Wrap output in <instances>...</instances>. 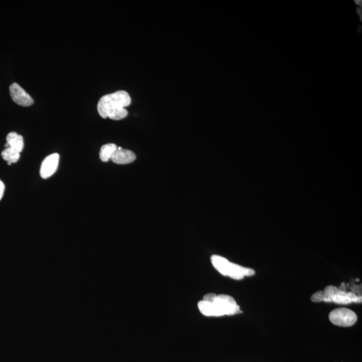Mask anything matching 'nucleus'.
<instances>
[{
	"label": "nucleus",
	"instance_id": "39448f33",
	"mask_svg": "<svg viewBox=\"0 0 362 362\" xmlns=\"http://www.w3.org/2000/svg\"><path fill=\"white\" fill-rule=\"evenodd\" d=\"M59 163V155L57 153L50 154L43 160L40 166V174L43 179H47L55 173Z\"/></svg>",
	"mask_w": 362,
	"mask_h": 362
},
{
	"label": "nucleus",
	"instance_id": "f257e3e1",
	"mask_svg": "<svg viewBox=\"0 0 362 362\" xmlns=\"http://www.w3.org/2000/svg\"><path fill=\"white\" fill-rule=\"evenodd\" d=\"M131 101L130 95L125 91L107 94L99 99L97 111L103 118L109 117L113 120H120L128 115L126 107L130 105Z\"/></svg>",
	"mask_w": 362,
	"mask_h": 362
},
{
	"label": "nucleus",
	"instance_id": "ddd939ff",
	"mask_svg": "<svg viewBox=\"0 0 362 362\" xmlns=\"http://www.w3.org/2000/svg\"><path fill=\"white\" fill-rule=\"evenodd\" d=\"M311 301L315 303H320L324 301L325 295L324 292L323 291H318L313 295L311 297Z\"/></svg>",
	"mask_w": 362,
	"mask_h": 362
},
{
	"label": "nucleus",
	"instance_id": "9b49d317",
	"mask_svg": "<svg viewBox=\"0 0 362 362\" xmlns=\"http://www.w3.org/2000/svg\"><path fill=\"white\" fill-rule=\"evenodd\" d=\"M325 302H332L333 298L336 295L339 294V289L335 286H328L324 291Z\"/></svg>",
	"mask_w": 362,
	"mask_h": 362
},
{
	"label": "nucleus",
	"instance_id": "423d86ee",
	"mask_svg": "<svg viewBox=\"0 0 362 362\" xmlns=\"http://www.w3.org/2000/svg\"><path fill=\"white\" fill-rule=\"evenodd\" d=\"M136 158V154L131 150L117 147L111 160L117 164H127L132 163Z\"/></svg>",
	"mask_w": 362,
	"mask_h": 362
},
{
	"label": "nucleus",
	"instance_id": "f8f14e48",
	"mask_svg": "<svg viewBox=\"0 0 362 362\" xmlns=\"http://www.w3.org/2000/svg\"><path fill=\"white\" fill-rule=\"evenodd\" d=\"M339 291V294L334 297L332 302L340 305H348L352 303L349 299V297L346 295V293L347 292L346 291H340V290Z\"/></svg>",
	"mask_w": 362,
	"mask_h": 362
},
{
	"label": "nucleus",
	"instance_id": "20e7f679",
	"mask_svg": "<svg viewBox=\"0 0 362 362\" xmlns=\"http://www.w3.org/2000/svg\"><path fill=\"white\" fill-rule=\"evenodd\" d=\"M9 93L12 100L21 106L29 107L34 103L32 97L16 83L11 84Z\"/></svg>",
	"mask_w": 362,
	"mask_h": 362
},
{
	"label": "nucleus",
	"instance_id": "9d476101",
	"mask_svg": "<svg viewBox=\"0 0 362 362\" xmlns=\"http://www.w3.org/2000/svg\"><path fill=\"white\" fill-rule=\"evenodd\" d=\"M1 157L7 161L8 165H11V164L15 163L18 161L19 157H20V153L12 148H7L1 152Z\"/></svg>",
	"mask_w": 362,
	"mask_h": 362
},
{
	"label": "nucleus",
	"instance_id": "1a4fd4ad",
	"mask_svg": "<svg viewBox=\"0 0 362 362\" xmlns=\"http://www.w3.org/2000/svg\"><path fill=\"white\" fill-rule=\"evenodd\" d=\"M117 148L116 145L112 144V143H109V144L101 146L100 152H99V157H100L101 161L108 162L109 160H111Z\"/></svg>",
	"mask_w": 362,
	"mask_h": 362
},
{
	"label": "nucleus",
	"instance_id": "0eeeda50",
	"mask_svg": "<svg viewBox=\"0 0 362 362\" xmlns=\"http://www.w3.org/2000/svg\"><path fill=\"white\" fill-rule=\"evenodd\" d=\"M6 142L7 144L8 145V148H12L19 153L22 151L23 139L21 135L17 134L14 132L9 133L6 137Z\"/></svg>",
	"mask_w": 362,
	"mask_h": 362
},
{
	"label": "nucleus",
	"instance_id": "6e6552de",
	"mask_svg": "<svg viewBox=\"0 0 362 362\" xmlns=\"http://www.w3.org/2000/svg\"><path fill=\"white\" fill-rule=\"evenodd\" d=\"M211 260L215 269L222 275L226 276L230 262L226 258L217 255L211 256Z\"/></svg>",
	"mask_w": 362,
	"mask_h": 362
},
{
	"label": "nucleus",
	"instance_id": "f03ea898",
	"mask_svg": "<svg viewBox=\"0 0 362 362\" xmlns=\"http://www.w3.org/2000/svg\"><path fill=\"white\" fill-rule=\"evenodd\" d=\"M241 313L236 300L228 295H219L211 303V317L233 316Z\"/></svg>",
	"mask_w": 362,
	"mask_h": 362
},
{
	"label": "nucleus",
	"instance_id": "4468645a",
	"mask_svg": "<svg viewBox=\"0 0 362 362\" xmlns=\"http://www.w3.org/2000/svg\"><path fill=\"white\" fill-rule=\"evenodd\" d=\"M216 296L217 295L215 294V293H209V294L205 295L203 300L207 301V302L212 303Z\"/></svg>",
	"mask_w": 362,
	"mask_h": 362
},
{
	"label": "nucleus",
	"instance_id": "7ed1b4c3",
	"mask_svg": "<svg viewBox=\"0 0 362 362\" xmlns=\"http://www.w3.org/2000/svg\"><path fill=\"white\" fill-rule=\"evenodd\" d=\"M329 318L333 324L340 327L354 326L358 320L356 313L346 308L335 309L330 313Z\"/></svg>",
	"mask_w": 362,
	"mask_h": 362
},
{
	"label": "nucleus",
	"instance_id": "2eb2a0df",
	"mask_svg": "<svg viewBox=\"0 0 362 362\" xmlns=\"http://www.w3.org/2000/svg\"><path fill=\"white\" fill-rule=\"evenodd\" d=\"M5 191L4 183L0 180V200L2 199Z\"/></svg>",
	"mask_w": 362,
	"mask_h": 362
}]
</instances>
